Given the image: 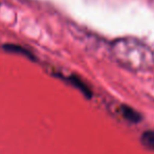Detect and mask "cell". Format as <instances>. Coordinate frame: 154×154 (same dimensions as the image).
<instances>
[{"mask_svg":"<svg viewBox=\"0 0 154 154\" xmlns=\"http://www.w3.org/2000/svg\"><path fill=\"white\" fill-rule=\"evenodd\" d=\"M120 113L126 121H128V122L132 124H138L143 120L142 114L128 105L120 106Z\"/></svg>","mask_w":154,"mask_h":154,"instance_id":"obj_1","label":"cell"},{"mask_svg":"<svg viewBox=\"0 0 154 154\" xmlns=\"http://www.w3.org/2000/svg\"><path fill=\"white\" fill-rule=\"evenodd\" d=\"M140 142L149 150L154 151V130H146L140 135Z\"/></svg>","mask_w":154,"mask_h":154,"instance_id":"obj_2","label":"cell"},{"mask_svg":"<svg viewBox=\"0 0 154 154\" xmlns=\"http://www.w3.org/2000/svg\"><path fill=\"white\" fill-rule=\"evenodd\" d=\"M5 47L8 51H14V53H19V54H22V55H25V56H31V54L26 51V49L22 48V47L18 46V45H13V44H10V45H6Z\"/></svg>","mask_w":154,"mask_h":154,"instance_id":"obj_3","label":"cell"}]
</instances>
